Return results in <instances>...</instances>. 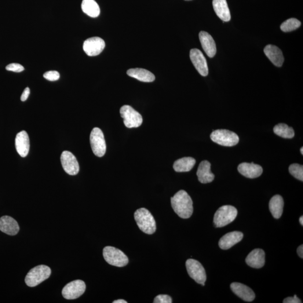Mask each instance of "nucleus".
Wrapping results in <instances>:
<instances>
[{"label":"nucleus","mask_w":303,"mask_h":303,"mask_svg":"<svg viewBox=\"0 0 303 303\" xmlns=\"http://www.w3.org/2000/svg\"><path fill=\"white\" fill-rule=\"evenodd\" d=\"M186 267L190 277L196 283L205 285L206 273L203 266L198 261L189 259L186 262Z\"/></svg>","instance_id":"1a4fd4ad"},{"label":"nucleus","mask_w":303,"mask_h":303,"mask_svg":"<svg viewBox=\"0 0 303 303\" xmlns=\"http://www.w3.org/2000/svg\"><path fill=\"white\" fill-rule=\"evenodd\" d=\"M172 299L167 295H159L157 296L153 303H171Z\"/></svg>","instance_id":"473e14b6"},{"label":"nucleus","mask_w":303,"mask_h":303,"mask_svg":"<svg viewBox=\"0 0 303 303\" xmlns=\"http://www.w3.org/2000/svg\"><path fill=\"white\" fill-rule=\"evenodd\" d=\"M91 148L95 155L99 158L103 157L107 151V144L104 135L98 127H94L90 135Z\"/></svg>","instance_id":"6e6552de"},{"label":"nucleus","mask_w":303,"mask_h":303,"mask_svg":"<svg viewBox=\"0 0 303 303\" xmlns=\"http://www.w3.org/2000/svg\"><path fill=\"white\" fill-rule=\"evenodd\" d=\"M284 205V199L282 196L276 195L272 197L269 203V209L273 217L279 219L282 216Z\"/></svg>","instance_id":"393cba45"},{"label":"nucleus","mask_w":303,"mask_h":303,"mask_svg":"<svg viewBox=\"0 0 303 303\" xmlns=\"http://www.w3.org/2000/svg\"><path fill=\"white\" fill-rule=\"evenodd\" d=\"M297 253L299 256L301 258H303V246L301 245L299 246L297 250Z\"/></svg>","instance_id":"c9c22d12"},{"label":"nucleus","mask_w":303,"mask_h":303,"mask_svg":"<svg viewBox=\"0 0 303 303\" xmlns=\"http://www.w3.org/2000/svg\"><path fill=\"white\" fill-rule=\"evenodd\" d=\"M243 238V233L240 232H233L226 233L219 241L221 249L227 250L238 243Z\"/></svg>","instance_id":"a211bd4d"},{"label":"nucleus","mask_w":303,"mask_h":303,"mask_svg":"<svg viewBox=\"0 0 303 303\" xmlns=\"http://www.w3.org/2000/svg\"><path fill=\"white\" fill-rule=\"evenodd\" d=\"M301 152L302 153V155H303V148L302 147L301 149Z\"/></svg>","instance_id":"58836bf2"},{"label":"nucleus","mask_w":303,"mask_h":303,"mask_svg":"<svg viewBox=\"0 0 303 303\" xmlns=\"http://www.w3.org/2000/svg\"><path fill=\"white\" fill-rule=\"evenodd\" d=\"M103 255L108 264L116 267H124L128 264L129 259L122 250L113 247H106L103 250Z\"/></svg>","instance_id":"39448f33"},{"label":"nucleus","mask_w":303,"mask_h":303,"mask_svg":"<svg viewBox=\"0 0 303 303\" xmlns=\"http://www.w3.org/2000/svg\"><path fill=\"white\" fill-rule=\"evenodd\" d=\"M190 58L196 71L200 75L206 76L209 74V68L207 61L201 51L196 49L191 50L190 52Z\"/></svg>","instance_id":"ddd939ff"},{"label":"nucleus","mask_w":303,"mask_h":303,"mask_svg":"<svg viewBox=\"0 0 303 303\" xmlns=\"http://www.w3.org/2000/svg\"><path fill=\"white\" fill-rule=\"evenodd\" d=\"M17 151L22 158H25L30 149V141L27 131H21L17 135L16 138Z\"/></svg>","instance_id":"2eb2a0df"},{"label":"nucleus","mask_w":303,"mask_h":303,"mask_svg":"<svg viewBox=\"0 0 303 303\" xmlns=\"http://www.w3.org/2000/svg\"><path fill=\"white\" fill-rule=\"evenodd\" d=\"M237 215L238 210L235 207L228 205L222 206L214 214V226L216 228L224 227L234 221Z\"/></svg>","instance_id":"7ed1b4c3"},{"label":"nucleus","mask_w":303,"mask_h":303,"mask_svg":"<svg viewBox=\"0 0 303 303\" xmlns=\"http://www.w3.org/2000/svg\"><path fill=\"white\" fill-rule=\"evenodd\" d=\"M250 267L254 268H261L265 264V253L261 249H255L248 254L246 260Z\"/></svg>","instance_id":"6ab92c4d"},{"label":"nucleus","mask_w":303,"mask_h":303,"mask_svg":"<svg viewBox=\"0 0 303 303\" xmlns=\"http://www.w3.org/2000/svg\"><path fill=\"white\" fill-rule=\"evenodd\" d=\"M289 172L291 175L297 178V179L303 181V166L299 164H292L289 167Z\"/></svg>","instance_id":"c756f323"},{"label":"nucleus","mask_w":303,"mask_h":303,"mask_svg":"<svg viewBox=\"0 0 303 303\" xmlns=\"http://www.w3.org/2000/svg\"><path fill=\"white\" fill-rule=\"evenodd\" d=\"M171 206L175 213L180 218L187 219L193 213L192 199L183 190L178 191L171 198Z\"/></svg>","instance_id":"f257e3e1"},{"label":"nucleus","mask_w":303,"mask_h":303,"mask_svg":"<svg viewBox=\"0 0 303 303\" xmlns=\"http://www.w3.org/2000/svg\"><path fill=\"white\" fill-rule=\"evenodd\" d=\"M199 37L202 48L209 57H214L216 53V45L214 39L209 34L202 31L199 33Z\"/></svg>","instance_id":"4468645a"},{"label":"nucleus","mask_w":303,"mask_h":303,"mask_svg":"<svg viewBox=\"0 0 303 303\" xmlns=\"http://www.w3.org/2000/svg\"><path fill=\"white\" fill-rule=\"evenodd\" d=\"M29 94H30V89H29V88L27 87L24 90L23 93H22L21 94V101L24 102L26 101L28 99Z\"/></svg>","instance_id":"f704fd0d"},{"label":"nucleus","mask_w":303,"mask_h":303,"mask_svg":"<svg viewBox=\"0 0 303 303\" xmlns=\"http://www.w3.org/2000/svg\"><path fill=\"white\" fill-rule=\"evenodd\" d=\"M196 175L202 184L210 183L214 180V175L211 173V163L208 160H203L199 164Z\"/></svg>","instance_id":"4be33fe9"},{"label":"nucleus","mask_w":303,"mask_h":303,"mask_svg":"<svg viewBox=\"0 0 303 303\" xmlns=\"http://www.w3.org/2000/svg\"><path fill=\"white\" fill-rule=\"evenodd\" d=\"M233 293L246 302H252L255 297L254 291L245 285L233 283L231 285Z\"/></svg>","instance_id":"f3484780"},{"label":"nucleus","mask_w":303,"mask_h":303,"mask_svg":"<svg viewBox=\"0 0 303 303\" xmlns=\"http://www.w3.org/2000/svg\"><path fill=\"white\" fill-rule=\"evenodd\" d=\"M86 289V285L83 281L75 280L69 283L64 287L62 294L66 299L72 300L81 296L85 293Z\"/></svg>","instance_id":"9d476101"},{"label":"nucleus","mask_w":303,"mask_h":303,"mask_svg":"<svg viewBox=\"0 0 303 303\" xmlns=\"http://www.w3.org/2000/svg\"><path fill=\"white\" fill-rule=\"evenodd\" d=\"M212 141L218 144L232 147L239 143V138L236 133L226 129L214 131L211 134Z\"/></svg>","instance_id":"423d86ee"},{"label":"nucleus","mask_w":303,"mask_h":303,"mask_svg":"<svg viewBox=\"0 0 303 303\" xmlns=\"http://www.w3.org/2000/svg\"><path fill=\"white\" fill-rule=\"evenodd\" d=\"M61 162L66 173L76 175L79 172V165L75 156L71 152L65 151L61 155Z\"/></svg>","instance_id":"9b49d317"},{"label":"nucleus","mask_w":303,"mask_h":303,"mask_svg":"<svg viewBox=\"0 0 303 303\" xmlns=\"http://www.w3.org/2000/svg\"><path fill=\"white\" fill-rule=\"evenodd\" d=\"M186 1H191V0H186Z\"/></svg>","instance_id":"ea45409f"},{"label":"nucleus","mask_w":303,"mask_h":303,"mask_svg":"<svg viewBox=\"0 0 303 303\" xmlns=\"http://www.w3.org/2000/svg\"><path fill=\"white\" fill-rule=\"evenodd\" d=\"M299 221H300L302 226H303V216H301L300 218H299Z\"/></svg>","instance_id":"4c0bfd02"},{"label":"nucleus","mask_w":303,"mask_h":303,"mask_svg":"<svg viewBox=\"0 0 303 303\" xmlns=\"http://www.w3.org/2000/svg\"><path fill=\"white\" fill-rule=\"evenodd\" d=\"M51 273V270L48 266H36L28 273L25 279V283L29 287H35L48 279Z\"/></svg>","instance_id":"20e7f679"},{"label":"nucleus","mask_w":303,"mask_h":303,"mask_svg":"<svg viewBox=\"0 0 303 303\" xmlns=\"http://www.w3.org/2000/svg\"><path fill=\"white\" fill-rule=\"evenodd\" d=\"M134 218L139 228L142 232L149 235L155 232L156 221L150 212L147 209L142 208L137 210L134 214Z\"/></svg>","instance_id":"f03ea898"},{"label":"nucleus","mask_w":303,"mask_h":303,"mask_svg":"<svg viewBox=\"0 0 303 303\" xmlns=\"http://www.w3.org/2000/svg\"><path fill=\"white\" fill-rule=\"evenodd\" d=\"M301 22L295 18L287 19L281 25L280 28L284 32H290L300 27Z\"/></svg>","instance_id":"c85d7f7f"},{"label":"nucleus","mask_w":303,"mask_h":303,"mask_svg":"<svg viewBox=\"0 0 303 303\" xmlns=\"http://www.w3.org/2000/svg\"><path fill=\"white\" fill-rule=\"evenodd\" d=\"M196 160L192 158L178 159L174 163V169L178 173L188 172L195 166Z\"/></svg>","instance_id":"a878e982"},{"label":"nucleus","mask_w":303,"mask_h":303,"mask_svg":"<svg viewBox=\"0 0 303 303\" xmlns=\"http://www.w3.org/2000/svg\"><path fill=\"white\" fill-rule=\"evenodd\" d=\"M82 9L87 16L92 18H96L100 14V7L94 0H83Z\"/></svg>","instance_id":"bb28decb"},{"label":"nucleus","mask_w":303,"mask_h":303,"mask_svg":"<svg viewBox=\"0 0 303 303\" xmlns=\"http://www.w3.org/2000/svg\"><path fill=\"white\" fill-rule=\"evenodd\" d=\"M6 69L7 71L20 72L24 70V68L19 64L12 63L7 65Z\"/></svg>","instance_id":"2f4dec72"},{"label":"nucleus","mask_w":303,"mask_h":303,"mask_svg":"<svg viewBox=\"0 0 303 303\" xmlns=\"http://www.w3.org/2000/svg\"><path fill=\"white\" fill-rule=\"evenodd\" d=\"M120 114L124 119V123L128 128L140 127L143 123L142 115L129 105H124L120 110Z\"/></svg>","instance_id":"0eeeda50"},{"label":"nucleus","mask_w":303,"mask_h":303,"mask_svg":"<svg viewBox=\"0 0 303 303\" xmlns=\"http://www.w3.org/2000/svg\"><path fill=\"white\" fill-rule=\"evenodd\" d=\"M105 42L100 37H92L86 40L83 44V50L89 56H96L104 50Z\"/></svg>","instance_id":"f8f14e48"},{"label":"nucleus","mask_w":303,"mask_h":303,"mask_svg":"<svg viewBox=\"0 0 303 303\" xmlns=\"http://www.w3.org/2000/svg\"><path fill=\"white\" fill-rule=\"evenodd\" d=\"M264 53L266 56L276 67H282L284 57L282 50L279 47L271 45H267L265 47Z\"/></svg>","instance_id":"412c9836"},{"label":"nucleus","mask_w":303,"mask_h":303,"mask_svg":"<svg viewBox=\"0 0 303 303\" xmlns=\"http://www.w3.org/2000/svg\"><path fill=\"white\" fill-rule=\"evenodd\" d=\"M213 7L215 13L223 21L231 19V14L226 0H213Z\"/></svg>","instance_id":"5701e85b"},{"label":"nucleus","mask_w":303,"mask_h":303,"mask_svg":"<svg viewBox=\"0 0 303 303\" xmlns=\"http://www.w3.org/2000/svg\"><path fill=\"white\" fill-rule=\"evenodd\" d=\"M273 131L277 136L284 138L291 139L295 136L293 129L285 124H277L273 128Z\"/></svg>","instance_id":"cd10ccee"},{"label":"nucleus","mask_w":303,"mask_h":303,"mask_svg":"<svg viewBox=\"0 0 303 303\" xmlns=\"http://www.w3.org/2000/svg\"><path fill=\"white\" fill-rule=\"evenodd\" d=\"M127 74L130 77L143 82H152L155 80V75L151 72L144 69H130L127 71Z\"/></svg>","instance_id":"b1692460"},{"label":"nucleus","mask_w":303,"mask_h":303,"mask_svg":"<svg viewBox=\"0 0 303 303\" xmlns=\"http://www.w3.org/2000/svg\"><path fill=\"white\" fill-rule=\"evenodd\" d=\"M44 78L49 81H56L60 78V74L57 71H49L45 73L43 75Z\"/></svg>","instance_id":"7c9ffc66"},{"label":"nucleus","mask_w":303,"mask_h":303,"mask_svg":"<svg viewBox=\"0 0 303 303\" xmlns=\"http://www.w3.org/2000/svg\"><path fill=\"white\" fill-rule=\"evenodd\" d=\"M113 303H127V302L123 300V299H119V300H117L113 302Z\"/></svg>","instance_id":"e433bc0d"},{"label":"nucleus","mask_w":303,"mask_h":303,"mask_svg":"<svg viewBox=\"0 0 303 303\" xmlns=\"http://www.w3.org/2000/svg\"><path fill=\"white\" fill-rule=\"evenodd\" d=\"M0 231L7 235H16L19 231V226L15 219L4 216L0 218Z\"/></svg>","instance_id":"aec40b11"},{"label":"nucleus","mask_w":303,"mask_h":303,"mask_svg":"<svg viewBox=\"0 0 303 303\" xmlns=\"http://www.w3.org/2000/svg\"><path fill=\"white\" fill-rule=\"evenodd\" d=\"M284 303H301L302 301L301 299H299L296 295H295L293 297H288L284 299L283 301Z\"/></svg>","instance_id":"72a5a7b5"},{"label":"nucleus","mask_w":303,"mask_h":303,"mask_svg":"<svg viewBox=\"0 0 303 303\" xmlns=\"http://www.w3.org/2000/svg\"><path fill=\"white\" fill-rule=\"evenodd\" d=\"M239 172L243 176L250 178L260 177L263 173L262 167L254 163L244 162L238 166Z\"/></svg>","instance_id":"dca6fc26"}]
</instances>
